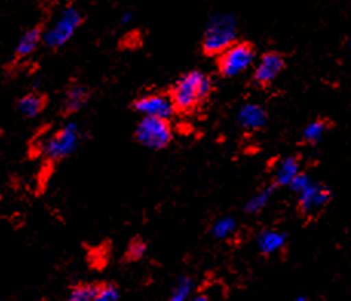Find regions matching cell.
I'll return each instance as SVG.
<instances>
[{
    "instance_id": "6da1fadb",
    "label": "cell",
    "mask_w": 351,
    "mask_h": 301,
    "mask_svg": "<svg viewBox=\"0 0 351 301\" xmlns=\"http://www.w3.org/2000/svg\"><path fill=\"white\" fill-rule=\"evenodd\" d=\"M212 89V80L206 72L189 70L173 83V86L169 90V96H171L177 112L189 114L209 98Z\"/></svg>"
},
{
    "instance_id": "7a4b0ae2",
    "label": "cell",
    "mask_w": 351,
    "mask_h": 301,
    "mask_svg": "<svg viewBox=\"0 0 351 301\" xmlns=\"http://www.w3.org/2000/svg\"><path fill=\"white\" fill-rule=\"evenodd\" d=\"M238 25L232 14H215L209 18L203 34V52L209 57H218L237 43Z\"/></svg>"
},
{
    "instance_id": "3957f363",
    "label": "cell",
    "mask_w": 351,
    "mask_h": 301,
    "mask_svg": "<svg viewBox=\"0 0 351 301\" xmlns=\"http://www.w3.org/2000/svg\"><path fill=\"white\" fill-rule=\"evenodd\" d=\"M82 129L75 122L63 124L43 140L40 152L51 163L60 162L77 152L82 142Z\"/></svg>"
},
{
    "instance_id": "277c9868",
    "label": "cell",
    "mask_w": 351,
    "mask_h": 301,
    "mask_svg": "<svg viewBox=\"0 0 351 301\" xmlns=\"http://www.w3.org/2000/svg\"><path fill=\"white\" fill-rule=\"evenodd\" d=\"M135 140L149 150L166 148L173 140L171 120L141 116L140 122L135 127Z\"/></svg>"
},
{
    "instance_id": "5b68a950",
    "label": "cell",
    "mask_w": 351,
    "mask_h": 301,
    "mask_svg": "<svg viewBox=\"0 0 351 301\" xmlns=\"http://www.w3.org/2000/svg\"><path fill=\"white\" fill-rule=\"evenodd\" d=\"M83 17L74 6H66L56 17L54 23L43 31V43L51 49H58L66 44L80 28Z\"/></svg>"
},
{
    "instance_id": "8992f818",
    "label": "cell",
    "mask_w": 351,
    "mask_h": 301,
    "mask_svg": "<svg viewBox=\"0 0 351 301\" xmlns=\"http://www.w3.org/2000/svg\"><path fill=\"white\" fill-rule=\"evenodd\" d=\"M255 62V49L250 43L237 42L218 55V70L226 78L241 75Z\"/></svg>"
},
{
    "instance_id": "52a82bcc",
    "label": "cell",
    "mask_w": 351,
    "mask_h": 301,
    "mask_svg": "<svg viewBox=\"0 0 351 301\" xmlns=\"http://www.w3.org/2000/svg\"><path fill=\"white\" fill-rule=\"evenodd\" d=\"M132 109L141 116L151 118H162V120H171L175 110L173 103L169 94H146L135 98L132 103Z\"/></svg>"
},
{
    "instance_id": "ba28073f",
    "label": "cell",
    "mask_w": 351,
    "mask_h": 301,
    "mask_svg": "<svg viewBox=\"0 0 351 301\" xmlns=\"http://www.w3.org/2000/svg\"><path fill=\"white\" fill-rule=\"evenodd\" d=\"M284 66L285 62L281 54H278V52H265L256 63L255 72H253V80L259 86H267V84L276 80L279 74L284 70Z\"/></svg>"
},
{
    "instance_id": "9c48e42d",
    "label": "cell",
    "mask_w": 351,
    "mask_h": 301,
    "mask_svg": "<svg viewBox=\"0 0 351 301\" xmlns=\"http://www.w3.org/2000/svg\"><path fill=\"white\" fill-rule=\"evenodd\" d=\"M330 200L328 188L319 184V182H311V184L298 194V204L301 211L307 215H313L327 205Z\"/></svg>"
},
{
    "instance_id": "30bf717a",
    "label": "cell",
    "mask_w": 351,
    "mask_h": 301,
    "mask_svg": "<svg viewBox=\"0 0 351 301\" xmlns=\"http://www.w3.org/2000/svg\"><path fill=\"white\" fill-rule=\"evenodd\" d=\"M90 100V90L83 83H73L69 84L64 90L60 114L63 116H71L79 114L83 107H86V104Z\"/></svg>"
},
{
    "instance_id": "8fae6325",
    "label": "cell",
    "mask_w": 351,
    "mask_h": 301,
    "mask_svg": "<svg viewBox=\"0 0 351 301\" xmlns=\"http://www.w3.org/2000/svg\"><path fill=\"white\" fill-rule=\"evenodd\" d=\"M267 122V112L263 106L256 103H247L239 109L238 112V124L249 132H256L263 129Z\"/></svg>"
},
{
    "instance_id": "7c38bea8",
    "label": "cell",
    "mask_w": 351,
    "mask_h": 301,
    "mask_svg": "<svg viewBox=\"0 0 351 301\" xmlns=\"http://www.w3.org/2000/svg\"><path fill=\"white\" fill-rule=\"evenodd\" d=\"M48 106V96L42 94V92H32L25 94L21 100L17 103V110L23 118H28V120H32V118H37L38 115L43 114V110Z\"/></svg>"
},
{
    "instance_id": "4fadbf2b",
    "label": "cell",
    "mask_w": 351,
    "mask_h": 301,
    "mask_svg": "<svg viewBox=\"0 0 351 301\" xmlns=\"http://www.w3.org/2000/svg\"><path fill=\"white\" fill-rule=\"evenodd\" d=\"M301 173V166L296 156H285L275 167V184L279 187H290L296 176Z\"/></svg>"
},
{
    "instance_id": "5bb4252c",
    "label": "cell",
    "mask_w": 351,
    "mask_h": 301,
    "mask_svg": "<svg viewBox=\"0 0 351 301\" xmlns=\"http://www.w3.org/2000/svg\"><path fill=\"white\" fill-rule=\"evenodd\" d=\"M42 42H43V29L40 26H34V28H29L27 32H23V36L21 37V40H19L16 47L17 60H23V58L34 54L38 48V44Z\"/></svg>"
},
{
    "instance_id": "9a60e30c",
    "label": "cell",
    "mask_w": 351,
    "mask_h": 301,
    "mask_svg": "<svg viewBox=\"0 0 351 301\" xmlns=\"http://www.w3.org/2000/svg\"><path fill=\"white\" fill-rule=\"evenodd\" d=\"M287 241V235L278 230H264L259 233L256 239L258 250L264 255H271L281 251Z\"/></svg>"
},
{
    "instance_id": "2e32d148",
    "label": "cell",
    "mask_w": 351,
    "mask_h": 301,
    "mask_svg": "<svg viewBox=\"0 0 351 301\" xmlns=\"http://www.w3.org/2000/svg\"><path fill=\"white\" fill-rule=\"evenodd\" d=\"M271 194H273V187H265L259 189V192H256L249 200L245 202V207H244L245 213L249 214L261 213L270 202Z\"/></svg>"
},
{
    "instance_id": "e0dca14e",
    "label": "cell",
    "mask_w": 351,
    "mask_h": 301,
    "mask_svg": "<svg viewBox=\"0 0 351 301\" xmlns=\"http://www.w3.org/2000/svg\"><path fill=\"white\" fill-rule=\"evenodd\" d=\"M237 231V220L230 218V215H226V218H219L218 220L213 222L210 228V234L217 240H226L232 237Z\"/></svg>"
},
{
    "instance_id": "ac0fdd59",
    "label": "cell",
    "mask_w": 351,
    "mask_h": 301,
    "mask_svg": "<svg viewBox=\"0 0 351 301\" xmlns=\"http://www.w3.org/2000/svg\"><path fill=\"white\" fill-rule=\"evenodd\" d=\"M195 283L191 277H180L177 283L173 285L171 296H169L167 301H189L192 298Z\"/></svg>"
},
{
    "instance_id": "d6986e66",
    "label": "cell",
    "mask_w": 351,
    "mask_h": 301,
    "mask_svg": "<svg viewBox=\"0 0 351 301\" xmlns=\"http://www.w3.org/2000/svg\"><path fill=\"white\" fill-rule=\"evenodd\" d=\"M146 252H147L146 240L136 235V237L129 240L126 251H125V259H126V261H138L145 257Z\"/></svg>"
},
{
    "instance_id": "ffe728a7",
    "label": "cell",
    "mask_w": 351,
    "mask_h": 301,
    "mask_svg": "<svg viewBox=\"0 0 351 301\" xmlns=\"http://www.w3.org/2000/svg\"><path fill=\"white\" fill-rule=\"evenodd\" d=\"M325 132H327V124H325V121L316 120V121H311L310 124H307V127L304 129L302 136H304L305 142L317 144L322 141V138L325 136Z\"/></svg>"
},
{
    "instance_id": "44dd1931",
    "label": "cell",
    "mask_w": 351,
    "mask_h": 301,
    "mask_svg": "<svg viewBox=\"0 0 351 301\" xmlns=\"http://www.w3.org/2000/svg\"><path fill=\"white\" fill-rule=\"evenodd\" d=\"M66 301H95V285H77L71 289Z\"/></svg>"
},
{
    "instance_id": "7402d4cb",
    "label": "cell",
    "mask_w": 351,
    "mask_h": 301,
    "mask_svg": "<svg viewBox=\"0 0 351 301\" xmlns=\"http://www.w3.org/2000/svg\"><path fill=\"white\" fill-rule=\"evenodd\" d=\"M120 298V289L114 283L95 285V301H117Z\"/></svg>"
},
{
    "instance_id": "603a6c76",
    "label": "cell",
    "mask_w": 351,
    "mask_h": 301,
    "mask_svg": "<svg viewBox=\"0 0 351 301\" xmlns=\"http://www.w3.org/2000/svg\"><path fill=\"white\" fill-rule=\"evenodd\" d=\"M311 182H313V179H311L307 173L301 172V173H299V174L296 176V178L293 179V182H291L290 188H291V192L299 194L301 192H304V189L307 188V187L311 184Z\"/></svg>"
},
{
    "instance_id": "cb8c5ba5",
    "label": "cell",
    "mask_w": 351,
    "mask_h": 301,
    "mask_svg": "<svg viewBox=\"0 0 351 301\" xmlns=\"http://www.w3.org/2000/svg\"><path fill=\"white\" fill-rule=\"evenodd\" d=\"M134 21V16H132V12H125V14L121 16V23L123 25H128V23H131Z\"/></svg>"
},
{
    "instance_id": "d4e9b609",
    "label": "cell",
    "mask_w": 351,
    "mask_h": 301,
    "mask_svg": "<svg viewBox=\"0 0 351 301\" xmlns=\"http://www.w3.org/2000/svg\"><path fill=\"white\" fill-rule=\"evenodd\" d=\"M189 301H210V298L204 296V293H198V296H192Z\"/></svg>"
},
{
    "instance_id": "484cf974",
    "label": "cell",
    "mask_w": 351,
    "mask_h": 301,
    "mask_svg": "<svg viewBox=\"0 0 351 301\" xmlns=\"http://www.w3.org/2000/svg\"><path fill=\"white\" fill-rule=\"evenodd\" d=\"M295 301H308V300L305 297H298V298H295Z\"/></svg>"
},
{
    "instance_id": "4316f807",
    "label": "cell",
    "mask_w": 351,
    "mask_h": 301,
    "mask_svg": "<svg viewBox=\"0 0 351 301\" xmlns=\"http://www.w3.org/2000/svg\"><path fill=\"white\" fill-rule=\"evenodd\" d=\"M350 48H351V37H350Z\"/></svg>"
}]
</instances>
